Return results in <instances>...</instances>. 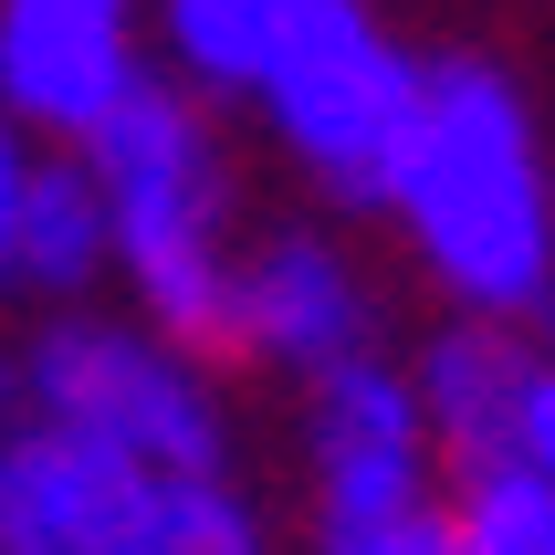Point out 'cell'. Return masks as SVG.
Returning a JSON list of instances; mask_svg holds the SVG:
<instances>
[{"instance_id": "cell-13", "label": "cell", "mask_w": 555, "mask_h": 555, "mask_svg": "<svg viewBox=\"0 0 555 555\" xmlns=\"http://www.w3.org/2000/svg\"><path fill=\"white\" fill-rule=\"evenodd\" d=\"M314 555H440V503L367 514V525H314Z\"/></svg>"}, {"instance_id": "cell-15", "label": "cell", "mask_w": 555, "mask_h": 555, "mask_svg": "<svg viewBox=\"0 0 555 555\" xmlns=\"http://www.w3.org/2000/svg\"><path fill=\"white\" fill-rule=\"evenodd\" d=\"M31 168H42V137L0 116V251H11V220H22V189H31Z\"/></svg>"}, {"instance_id": "cell-9", "label": "cell", "mask_w": 555, "mask_h": 555, "mask_svg": "<svg viewBox=\"0 0 555 555\" xmlns=\"http://www.w3.org/2000/svg\"><path fill=\"white\" fill-rule=\"evenodd\" d=\"M399 367H409V399H420V420H430L440 472L514 462V420H525V377H534V325L440 314V325L409 346Z\"/></svg>"}, {"instance_id": "cell-11", "label": "cell", "mask_w": 555, "mask_h": 555, "mask_svg": "<svg viewBox=\"0 0 555 555\" xmlns=\"http://www.w3.org/2000/svg\"><path fill=\"white\" fill-rule=\"evenodd\" d=\"M314 0H147V63L199 105H242L273 42L305 22Z\"/></svg>"}, {"instance_id": "cell-8", "label": "cell", "mask_w": 555, "mask_h": 555, "mask_svg": "<svg viewBox=\"0 0 555 555\" xmlns=\"http://www.w3.org/2000/svg\"><path fill=\"white\" fill-rule=\"evenodd\" d=\"M147 472L74 430L11 420L0 430V555H116Z\"/></svg>"}, {"instance_id": "cell-5", "label": "cell", "mask_w": 555, "mask_h": 555, "mask_svg": "<svg viewBox=\"0 0 555 555\" xmlns=\"http://www.w3.org/2000/svg\"><path fill=\"white\" fill-rule=\"evenodd\" d=\"M220 357H242V367L283 377V388H305V377L346 367V357H377V273H367V251L346 242L336 220L242 231Z\"/></svg>"}, {"instance_id": "cell-12", "label": "cell", "mask_w": 555, "mask_h": 555, "mask_svg": "<svg viewBox=\"0 0 555 555\" xmlns=\"http://www.w3.org/2000/svg\"><path fill=\"white\" fill-rule=\"evenodd\" d=\"M440 555H555V482L534 462L440 472Z\"/></svg>"}, {"instance_id": "cell-10", "label": "cell", "mask_w": 555, "mask_h": 555, "mask_svg": "<svg viewBox=\"0 0 555 555\" xmlns=\"http://www.w3.org/2000/svg\"><path fill=\"white\" fill-rule=\"evenodd\" d=\"M105 283H116L105 199H94L74 147H42V168L22 189V220H11V251H0V294L31 314H63V305H94Z\"/></svg>"}, {"instance_id": "cell-2", "label": "cell", "mask_w": 555, "mask_h": 555, "mask_svg": "<svg viewBox=\"0 0 555 555\" xmlns=\"http://www.w3.org/2000/svg\"><path fill=\"white\" fill-rule=\"evenodd\" d=\"M74 157H85L94 199H105L126 314L199 346V357H220V336H231V262H242V157H231L220 105L147 74L116 116H94L74 137Z\"/></svg>"}, {"instance_id": "cell-7", "label": "cell", "mask_w": 555, "mask_h": 555, "mask_svg": "<svg viewBox=\"0 0 555 555\" xmlns=\"http://www.w3.org/2000/svg\"><path fill=\"white\" fill-rule=\"evenodd\" d=\"M147 74V0H0V116L42 147H74Z\"/></svg>"}, {"instance_id": "cell-14", "label": "cell", "mask_w": 555, "mask_h": 555, "mask_svg": "<svg viewBox=\"0 0 555 555\" xmlns=\"http://www.w3.org/2000/svg\"><path fill=\"white\" fill-rule=\"evenodd\" d=\"M514 462H534L555 482V346L534 336V377H525V420H514Z\"/></svg>"}, {"instance_id": "cell-3", "label": "cell", "mask_w": 555, "mask_h": 555, "mask_svg": "<svg viewBox=\"0 0 555 555\" xmlns=\"http://www.w3.org/2000/svg\"><path fill=\"white\" fill-rule=\"evenodd\" d=\"M420 94H430V53L377 0H314L251 74L242 116L262 126L283 179L325 199V220H377L399 147L420 126Z\"/></svg>"}, {"instance_id": "cell-4", "label": "cell", "mask_w": 555, "mask_h": 555, "mask_svg": "<svg viewBox=\"0 0 555 555\" xmlns=\"http://www.w3.org/2000/svg\"><path fill=\"white\" fill-rule=\"evenodd\" d=\"M11 388H22V420L74 430L137 472H231L242 451V420L220 399L210 357L105 305L31 314V336L11 346Z\"/></svg>"}, {"instance_id": "cell-1", "label": "cell", "mask_w": 555, "mask_h": 555, "mask_svg": "<svg viewBox=\"0 0 555 555\" xmlns=\"http://www.w3.org/2000/svg\"><path fill=\"white\" fill-rule=\"evenodd\" d=\"M377 220L399 231L440 314L534 325L555 305V137L514 63L430 53V94Z\"/></svg>"}, {"instance_id": "cell-6", "label": "cell", "mask_w": 555, "mask_h": 555, "mask_svg": "<svg viewBox=\"0 0 555 555\" xmlns=\"http://www.w3.org/2000/svg\"><path fill=\"white\" fill-rule=\"evenodd\" d=\"M294 472H305V514L314 525H367V514H420V503H440L430 420H420L409 367L388 346L294 388Z\"/></svg>"}]
</instances>
